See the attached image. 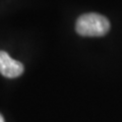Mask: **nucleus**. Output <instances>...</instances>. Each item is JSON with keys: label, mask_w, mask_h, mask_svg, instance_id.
<instances>
[{"label": "nucleus", "mask_w": 122, "mask_h": 122, "mask_svg": "<svg viewBox=\"0 0 122 122\" xmlns=\"http://www.w3.org/2000/svg\"><path fill=\"white\" fill-rule=\"evenodd\" d=\"M24 65L12 59L5 51H0V73L8 78H14L22 74Z\"/></svg>", "instance_id": "obj_2"}, {"label": "nucleus", "mask_w": 122, "mask_h": 122, "mask_svg": "<svg viewBox=\"0 0 122 122\" xmlns=\"http://www.w3.org/2000/svg\"><path fill=\"white\" fill-rule=\"evenodd\" d=\"M75 30L83 37H102L110 30V22L99 13H86L76 20Z\"/></svg>", "instance_id": "obj_1"}, {"label": "nucleus", "mask_w": 122, "mask_h": 122, "mask_svg": "<svg viewBox=\"0 0 122 122\" xmlns=\"http://www.w3.org/2000/svg\"><path fill=\"white\" fill-rule=\"evenodd\" d=\"M0 122H5V121H4V118L2 117L1 114H0Z\"/></svg>", "instance_id": "obj_3"}]
</instances>
